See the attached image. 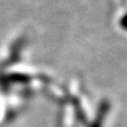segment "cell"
Masks as SVG:
<instances>
[{"mask_svg": "<svg viewBox=\"0 0 127 127\" xmlns=\"http://www.w3.org/2000/svg\"><path fill=\"white\" fill-rule=\"evenodd\" d=\"M119 23H120L121 28H124L125 31H127V13L121 17V19H120V21H119Z\"/></svg>", "mask_w": 127, "mask_h": 127, "instance_id": "7a4b0ae2", "label": "cell"}, {"mask_svg": "<svg viewBox=\"0 0 127 127\" xmlns=\"http://www.w3.org/2000/svg\"><path fill=\"white\" fill-rule=\"evenodd\" d=\"M6 79H8L7 81H12V82H27L30 81V78L25 74H18V73H14V74H9L6 77Z\"/></svg>", "mask_w": 127, "mask_h": 127, "instance_id": "6da1fadb", "label": "cell"}]
</instances>
